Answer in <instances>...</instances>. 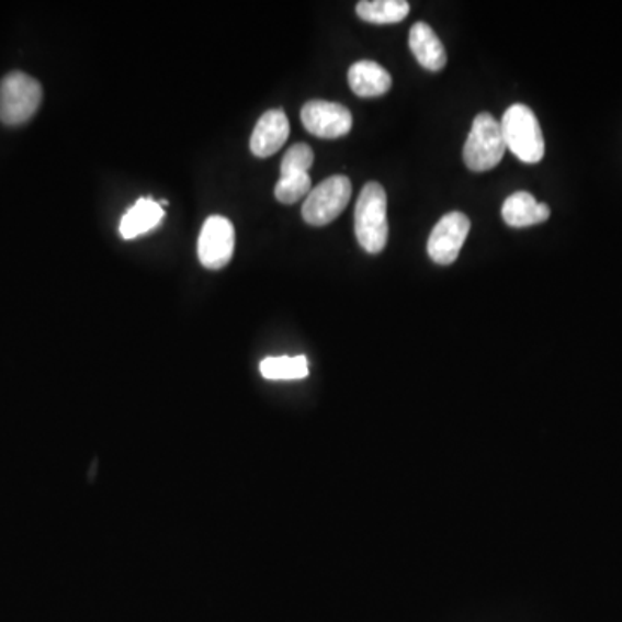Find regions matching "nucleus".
I'll list each match as a JSON object with an SVG mask.
<instances>
[{"label": "nucleus", "instance_id": "4", "mask_svg": "<svg viewBox=\"0 0 622 622\" xmlns=\"http://www.w3.org/2000/svg\"><path fill=\"white\" fill-rule=\"evenodd\" d=\"M42 86L30 75L13 71L0 82V122L21 125L37 113Z\"/></svg>", "mask_w": 622, "mask_h": 622}, {"label": "nucleus", "instance_id": "10", "mask_svg": "<svg viewBox=\"0 0 622 622\" xmlns=\"http://www.w3.org/2000/svg\"><path fill=\"white\" fill-rule=\"evenodd\" d=\"M505 224L513 228L531 227L543 224L550 218L549 204L538 203L533 194L525 191L516 192L507 197L501 207Z\"/></svg>", "mask_w": 622, "mask_h": 622}, {"label": "nucleus", "instance_id": "9", "mask_svg": "<svg viewBox=\"0 0 622 622\" xmlns=\"http://www.w3.org/2000/svg\"><path fill=\"white\" fill-rule=\"evenodd\" d=\"M290 120L282 110H270L258 120L251 135V152L257 158H270L281 151L290 138Z\"/></svg>", "mask_w": 622, "mask_h": 622}, {"label": "nucleus", "instance_id": "8", "mask_svg": "<svg viewBox=\"0 0 622 622\" xmlns=\"http://www.w3.org/2000/svg\"><path fill=\"white\" fill-rule=\"evenodd\" d=\"M302 122L315 137L339 138L350 134L353 116L338 102L309 101L303 106Z\"/></svg>", "mask_w": 622, "mask_h": 622}, {"label": "nucleus", "instance_id": "7", "mask_svg": "<svg viewBox=\"0 0 622 622\" xmlns=\"http://www.w3.org/2000/svg\"><path fill=\"white\" fill-rule=\"evenodd\" d=\"M468 233L471 220L467 215L460 212L444 215L429 236L428 252L431 260L438 264H452L459 258Z\"/></svg>", "mask_w": 622, "mask_h": 622}, {"label": "nucleus", "instance_id": "11", "mask_svg": "<svg viewBox=\"0 0 622 622\" xmlns=\"http://www.w3.org/2000/svg\"><path fill=\"white\" fill-rule=\"evenodd\" d=\"M408 44H410L411 53L417 57V61L420 63L422 68L429 69V71H441L446 66V50H444L440 37L436 35L434 30L428 23L419 21L411 26Z\"/></svg>", "mask_w": 622, "mask_h": 622}, {"label": "nucleus", "instance_id": "16", "mask_svg": "<svg viewBox=\"0 0 622 622\" xmlns=\"http://www.w3.org/2000/svg\"><path fill=\"white\" fill-rule=\"evenodd\" d=\"M312 179L308 173L302 176H281L275 185L276 201L282 204H294L312 192Z\"/></svg>", "mask_w": 622, "mask_h": 622}, {"label": "nucleus", "instance_id": "5", "mask_svg": "<svg viewBox=\"0 0 622 622\" xmlns=\"http://www.w3.org/2000/svg\"><path fill=\"white\" fill-rule=\"evenodd\" d=\"M351 182L348 177L333 176L312 189L303 203V218L314 227H324L336 220L351 200Z\"/></svg>", "mask_w": 622, "mask_h": 622}, {"label": "nucleus", "instance_id": "17", "mask_svg": "<svg viewBox=\"0 0 622 622\" xmlns=\"http://www.w3.org/2000/svg\"><path fill=\"white\" fill-rule=\"evenodd\" d=\"M314 149L308 144H294L282 159L281 176L308 173L309 168L314 165Z\"/></svg>", "mask_w": 622, "mask_h": 622}, {"label": "nucleus", "instance_id": "14", "mask_svg": "<svg viewBox=\"0 0 622 622\" xmlns=\"http://www.w3.org/2000/svg\"><path fill=\"white\" fill-rule=\"evenodd\" d=\"M410 13L407 0H362L357 4V14L366 23L393 25Z\"/></svg>", "mask_w": 622, "mask_h": 622}, {"label": "nucleus", "instance_id": "12", "mask_svg": "<svg viewBox=\"0 0 622 622\" xmlns=\"http://www.w3.org/2000/svg\"><path fill=\"white\" fill-rule=\"evenodd\" d=\"M351 90L360 98H378L391 89V75L375 61H359L348 71Z\"/></svg>", "mask_w": 622, "mask_h": 622}, {"label": "nucleus", "instance_id": "1", "mask_svg": "<svg viewBox=\"0 0 622 622\" xmlns=\"http://www.w3.org/2000/svg\"><path fill=\"white\" fill-rule=\"evenodd\" d=\"M354 234L360 246L371 255H378L386 248L389 225H387V195L378 182L365 183L354 207Z\"/></svg>", "mask_w": 622, "mask_h": 622}, {"label": "nucleus", "instance_id": "6", "mask_svg": "<svg viewBox=\"0 0 622 622\" xmlns=\"http://www.w3.org/2000/svg\"><path fill=\"white\" fill-rule=\"evenodd\" d=\"M236 230L225 216L213 215L204 222L197 240V257L204 269L222 270L233 260Z\"/></svg>", "mask_w": 622, "mask_h": 622}, {"label": "nucleus", "instance_id": "13", "mask_svg": "<svg viewBox=\"0 0 622 622\" xmlns=\"http://www.w3.org/2000/svg\"><path fill=\"white\" fill-rule=\"evenodd\" d=\"M163 218V206L156 203L151 197H143L123 215L120 234H122L123 239H135V237L143 236V234L158 227Z\"/></svg>", "mask_w": 622, "mask_h": 622}, {"label": "nucleus", "instance_id": "15", "mask_svg": "<svg viewBox=\"0 0 622 622\" xmlns=\"http://www.w3.org/2000/svg\"><path fill=\"white\" fill-rule=\"evenodd\" d=\"M260 372L269 381H297L308 375L306 357H270L260 363Z\"/></svg>", "mask_w": 622, "mask_h": 622}, {"label": "nucleus", "instance_id": "3", "mask_svg": "<svg viewBox=\"0 0 622 622\" xmlns=\"http://www.w3.org/2000/svg\"><path fill=\"white\" fill-rule=\"evenodd\" d=\"M505 151L507 147L500 122L489 113L477 114L464 146V161L468 170L476 173L493 170L500 165Z\"/></svg>", "mask_w": 622, "mask_h": 622}, {"label": "nucleus", "instance_id": "2", "mask_svg": "<svg viewBox=\"0 0 622 622\" xmlns=\"http://www.w3.org/2000/svg\"><path fill=\"white\" fill-rule=\"evenodd\" d=\"M505 147L524 163H540L545 156V138L536 114L525 104H512L500 122Z\"/></svg>", "mask_w": 622, "mask_h": 622}]
</instances>
